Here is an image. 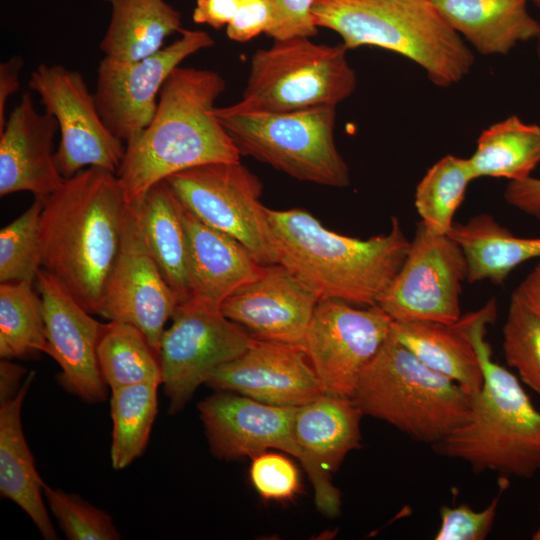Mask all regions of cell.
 Here are the masks:
<instances>
[{"mask_svg":"<svg viewBox=\"0 0 540 540\" xmlns=\"http://www.w3.org/2000/svg\"><path fill=\"white\" fill-rule=\"evenodd\" d=\"M26 369L13 363L10 359L0 361V405L5 404L16 397L22 384V377Z\"/></svg>","mask_w":540,"mask_h":540,"instance_id":"44","label":"cell"},{"mask_svg":"<svg viewBox=\"0 0 540 540\" xmlns=\"http://www.w3.org/2000/svg\"><path fill=\"white\" fill-rule=\"evenodd\" d=\"M226 83L216 71L175 68L165 81L150 124L126 144L116 172L129 207L178 172L215 162L240 161V153L215 115Z\"/></svg>","mask_w":540,"mask_h":540,"instance_id":"2","label":"cell"},{"mask_svg":"<svg viewBox=\"0 0 540 540\" xmlns=\"http://www.w3.org/2000/svg\"><path fill=\"white\" fill-rule=\"evenodd\" d=\"M97 358L105 383L113 389L141 384H162L159 354L135 326L110 321L103 324Z\"/></svg>","mask_w":540,"mask_h":540,"instance_id":"30","label":"cell"},{"mask_svg":"<svg viewBox=\"0 0 540 540\" xmlns=\"http://www.w3.org/2000/svg\"><path fill=\"white\" fill-rule=\"evenodd\" d=\"M111 5L100 42L105 57L130 62L161 50L167 37L181 32V14L164 0H103Z\"/></svg>","mask_w":540,"mask_h":540,"instance_id":"28","label":"cell"},{"mask_svg":"<svg viewBox=\"0 0 540 540\" xmlns=\"http://www.w3.org/2000/svg\"><path fill=\"white\" fill-rule=\"evenodd\" d=\"M205 384L284 407H298L325 394L301 348L257 339L242 355L213 370Z\"/></svg>","mask_w":540,"mask_h":540,"instance_id":"18","label":"cell"},{"mask_svg":"<svg viewBox=\"0 0 540 540\" xmlns=\"http://www.w3.org/2000/svg\"><path fill=\"white\" fill-rule=\"evenodd\" d=\"M133 208L144 243L179 297L189 298L188 243L179 200L166 180L155 184Z\"/></svg>","mask_w":540,"mask_h":540,"instance_id":"26","label":"cell"},{"mask_svg":"<svg viewBox=\"0 0 540 540\" xmlns=\"http://www.w3.org/2000/svg\"><path fill=\"white\" fill-rule=\"evenodd\" d=\"M467 276L459 244L420 222L399 272L377 305L394 321L455 323L461 317L460 294Z\"/></svg>","mask_w":540,"mask_h":540,"instance_id":"12","label":"cell"},{"mask_svg":"<svg viewBox=\"0 0 540 540\" xmlns=\"http://www.w3.org/2000/svg\"><path fill=\"white\" fill-rule=\"evenodd\" d=\"M180 303L142 238L129 207L118 257L108 278L98 315L138 328L159 354L165 324Z\"/></svg>","mask_w":540,"mask_h":540,"instance_id":"15","label":"cell"},{"mask_svg":"<svg viewBox=\"0 0 540 540\" xmlns=\"http://www.w3.org/2000/svg\"><path fill=\"white\" fill-rule=\"evenodd\" d=\"M343 44H318L309 37L276 39L257 50L247 85L228 112H287L336 107L356 89L357 77Z\"/></svg>","mask_w":540,"mask_h":540,"instance_id":"7","label":"cell"},{"mask_svg":"<svg viewBox=\"0 0 540 540\" xmlns=\"http://www.w3.org/2000/svg\"><path fill=\"white\" fill-rule=\"evenodd\" d=\"M362 416L352 399L327 394L295 407L293 431L301 464L314 487L317 508L331 517L339 513L341 499L330 473L361 447Z\"/></svg>","mask_w":540,"mask_h":540,"instance_id":"20","label":"cell"},{"mask_svg":"<svg viewBox=\"0 0 540 540\" xmlns=\"http://www.w3.org/2000/svg\"><path fill=\"white\" fill-rule=\"evenodd\" d=\"M502 334L507 364L540 396V318L511 296Z\"/></svg>","mask_w":540,"mask_h":540,"instance_id":"35","label":"cell"},{"mask_svg":"<svg viewBox=\"0 0 540 540\" xmlns=\"http://www.w3.org/2000/svg\"><path fill=\"white\" fill-rule=\"evenodd\" d=\"M273 20L274 9L270 0H241L226 33L233 41L246 42L262 32L266 34Z\"/></svg>","mask_w":540,"mask_h":540,"instance_id":"40","label":"cell"},{"mask_svg":"<svg viewBox=\"0 0 540 540\" xmlns=\"http://www.w3.org/2000/svg\"><path fill=\"white\" fill-rule=\"evenodd\" d=\"M158 383H141L113 389L110 449L114 469L126 468L145 451L158 411Z\"/></svg>","mask_w":540,"mask_h":540,"instance_id":"31","label":"cell"},{"mask_svg":"<svg viewBox=\"0 0 540 540\" xmlns=\"http://www.w3.org/2000/svg\"><path fill=\"white\" fill-rule=\"evenodd\" d=\"M317 27L338 33L347 49L380 47L420 66L439 87L459 83L474 55L430 0H315Z\"/></svg>","mask_w":540,"mask_h":540,"instance_id":"5","label":"cell"},{"mask_svg":"<svg viewBox=\"0 0 540 540\" xmlns=\"http://www.w3.org/2000/svg\"><path fill=\"white\" fill-rule=\"evenodd\" d=\"M29 88L57 120L60 142L54 158L64 179L89 167L116 174L126 145L105 125L81 73L40 64L31 73Z\"/></svg>","mask_w":540,"mask_h":540,"instance_id":"11","label":"cell"},{"mask_svg":"<svg viewBox=\"0 0 540 540\" xmlns=\"http://www.w3.org/2000/svg\"><path fill=\"white\" fill-rule=\"evenodd\" d=\"M43 199L32 205L0 231V281L29 282L36 280L42 268L39 237Z\"/></svg>","mask_w":540,"mask_h":540,"instance_id":"34","label":"cell"},{"mask_svg":"<svg viewBox=\"0 0 540 540\" xmlns=\"http://www.w3.org/2000/svg\"><path fill=\"white\" fill-rule=\"evenodd\" d=\"M214 112L240 155L300 181L337 188L350 184L349 168L334 138L335 107L247 113L215 107Z\"/></svg>","mask_w":540,"mask_h":540,"instance_id":"8","label":"cell"},{"mask_svg":"<svg viewBox=\"0 0 540 540\" xmlns=\"http://www.w3.org/2000/svg\"><path fill=\"white\" fill-rule=\"evenodd\" d=\"M267 216L277 263L318 294L375 306L399 272L410 247L400 221L386 234L359 239L325 228L304 209L273 210Z\"/></svg>","mask_w":540,"mask_h":540,"instance_id":"3","label":"cell"},{"mask_svg":"<svg viewBox=\"0 0 540 540\" xmlns=\"http://www.w3.org/2000/svg\"><path fill=\"white\" fill-rule=\"evenodd\" d=\"M535 41H536V54H537V59H538L539 67H540V30L538 32L537 37L535 38Z\"/></svg>","mask_w":540,"mask_h":540,"instance_id":"46","label":"cell"},{"mask_svg":"<svg viewBox=\"0 0 540 540\" xmlns=\"http://www.w3.org/2000/svg\"><path fill=\"white\" fill-rule=\"evenodd\" d=\"M467 159L474 180L526 179L540 164V125L511 115L483 130Z\"/></svg>","mask_w":540,"mask_h":540,"instance_id":"29","label":"cell"},{"mask_svg":"<svg viewBox=\"0 0 540 540\" xmlns=\"http://www.w3.org/2000/svg\"><path fill=\"white\" fill-rule=\"evenodd\" d=\"M496 316L495 299L467 313L468 333L484 381L481 390L472 395L468 419L434 447L442 455L468 463L476 472H496L503 480L530 478L540 471V412L519 378L492 359L485 334Z\"/></svg>","mask_w":540,"mask_h":540,"instance_id":"4","label":"cell"},{"mask_svg":"<svg viewBox=\"0 0 540 540\" xmlns=\"http://www.w3.org/2000/svg\"><path fill=\"white\" fill-rule=\"evenodd\" d=\"M44 496L69 540H118L120 534L111 516L77 495L53 489L46 483Z\"/></svg>","mask_w":540,"mask_h":540,"instance_id":"36","label":"cell"},{"mask_svg":"<svg viewBox=\"0 0 540 540\" xmlns=\"http://www.w3.org/2000/svg\"><path fill=\"white\" fill-rule=\"evenodd\" d=\"M214 43L205 31L182 29L179 39L141 60L104 57L97 69L94 98L105 125L125 145L136 138L152 121L171 72L185 58Z\"/></svg>","mask_w":540,"mask_h":540,"instance_id":"14","label":"cell"},{"mask_svg":"<svg viewBox=\"0 0 540 540\" xmlns=\"http://www.w3.org/2000/svg\"><path fill=\"white\" fill-rule=\"evenodd\" d=\"M503 196L510 206L540 219V178L509 181Z\"/></svg>","mask_w":540,"mask_h":540,"instance_id":"41","label":"cell"},{"mask_svg":"<svg viewBox=\"0 0 540 540\" xmlns=\"http://www.w3.org/2000/svg\"><path fill=\"white\" fill-rule=\"evenodd\" d=\"M34 378L35 371L28 373L16 397L0 405V493L31 518L45 539L56 540L42 498L45 483L36 470L21 422L22 404Z\"/></svg>","mask_w":540,"mask_h":540,"instance_id":"24","label":"cell"},{"mask_svg":"<svg viewBox=\"0 0 540 540\" xmlns=\"http://www.w3.org/2000/svg\"><path fill=\"white\" fill-rule=\"evenodd\" d=\"M529 3H532L533 5H535L537 8L540 9V0H528Z\"/></svg>","mask_w":540,"mask_h":540,"instance_id":"48","label":"cell"},{"mask_svg":"<svg viewBox=\"0 0 540 540\" xmlns=\"http://www.w3.org/2000/svg\"><path fill=\"white\" fill-rule=\"evenodd\" d=\"M179 210L188 243L187 301L220 310L222 303L257 278L265 265L238 240L200 221L180 201Z\"/></svg>","mask_w":540,"mask_h":540,"instance_id":"22","label":"cell"},{"mask_svg":"<svg viewBox=\"0 0 540 540\" xmlns=\"http://www.w3.org/2000/svg\"><path fill=\"white\" fill-rule=\"evenodd\" d=\"M448 235L464 252L468 282L502 285L517 266L540 258V238L517 237L489 214L454 223Z\"/></svg>","mask_w":540,"mask_h":540,"instance_id":"27","label":"cell"},{"mask_svg":"<svg viewBox=\"0 0 540 540\" xmlns=\"http://www.w3.org/2000/svg\"><path fill=\"white\" fill-rule=\"evenodd\" d=\"M512 296L540 318V262L518 285Z\"/></svg>","mask_w":540,"mask_h":540,"instance_id":"45","label":"cell"},{"mask_svg":"<svg viewBox=\"0 0 540 540\" xmlns=\"http://www.w3.org/2000/svg\"><path fill=\"white\" fill-rule=\"evenodd\" d=\"M351 399L363 415L433 445L468 419L472 404L463 387L390 334L362 370Z\"/></svg>","mask_w":540,"mask_h":540,"instance_id":"6","label":"cell"},{"mask_svg":"<svg viewBox=\"0 0 540 540\" xmlns=\"http://www.w3.org/2000/svg\"><path fill=\"white\" fill-rule=\"evenodd\" d=\"M391 323L378 305L357 309L338 299L319 300L301 349L325 394L351 399L362 370L388 338Z\"/></svg>","mask_w":540,"mask_h":540,"instance_id":"13","label":"cell"},{"mask_svg":"<svg viewBox=\"0 0 540 540\" xmlns=\"http://www.w3.org/2000/svg\"><path fill=\"white\" fill-rule=\"evenodd\" d=\"M59 129L50 113H39L26 92L0 132V195L28 191L45 199L65 180L53 153Z\"/></svg>","mask_w":540,"mask_h":540,"instance_id":"21","label":"cell"},{"mask_svg":"<svg viewBox=\"0 0 540 540\" xmlns=\"http://www.w3.org/2000/svg\"><path fill=\"white\" fill-rule=\"evenodd\" d=\"M163 332L159 360L169 413L182 410L217 367L242 355L253 337L221 310L179 303Z\"/></svg>","mask_w":540,"mask_h":540,"instance_id":"10","label":"cell"},{"mask_svg":"<svg viewBox=\"0 0 540 540\" xmlns=\"http://www.w3.org/2000/svg\"><path fill=\"white\" fill-rule=\"evenodd\" d=\"M241 0H196L192 18L195 23L215 29L227 26L235 17Z\"/></svg>","mask_w":540,"mask_h":540,"instance_id":"42","label":"cell"},{"mask_svg":"<svg viewBox=\"0 0 540 540\" xmlns=\"http://www.w3.org/2000/svg\"><path fill=\"white\" fill-rule=\"evenodd\" d=\"M474 180L468 159L448 154L432 165L416 187L414 204L429 231L448 235L454 215Z\"/></svg>","mask_w":540,"mask_h":540,"instance_id":"33","label":"cell"},{"mask_svg":"<svg viewBox=\"0 0 540 540\" xmlns=\"http://www.w3.org/2000/svg\"><path fill=\"white\" fill-rule=\"evenodd\" d=\"M316 292L285 266L265 265L221 305V312L257 340L301 348L314 310Z\"/></svg>","mask_w":540,"mask_h":540,"instance_id":"17","label":"cell"},{"mask_svg":"<svg viewBox=\"0 0 540 540\" xmlns=\"http://www.w3.org/2000/svg\"><path fill=\"white\" fill-rule=\"evenodd\" d=\"M467 326V315L451 324L392 320L390 336L425 365L475 395L481 390L484 377Z\"/></svg>","mask_w":540,"mask_h":540,"instance_id":"25","label":"cell"},{"mask_svg":"<svg viewBox=\"0 0 540 540\" xmlns=\"http://www.w3.org/2000/svg\"><path fill=\"white\" fill-rule=\"evenodd\" d=\"M33 283L0 285V357L20 359L47 353L45 322L40 295Z\"/></svg>","mask_w":540,"mask_h":540,"instance_id":"32","label":"cell"},{"mask_svg":"<svg viewBox=\"0 0 540 540\" xmlns=\"http://www.w3.org/2000/svg\"><path fill=\"white\" fill-rule=\"evenodd\" d=\"M35 282L42 301L46 354L60 366L63 385L88 403L104 401L107 384L97 358L103 324L45 269L39 270Z\"/></svg>","mask_w":540,"mask_h":540,"instance_id":"16","label":"cell"},{"mask_svg":"<svg viewBox=\"0 0 540 540\" xmlns=\"http://www.w3.org/2000/svg\"><path fill=\"white\" fill-rule=\"evenodd\" d=\"M449 26L482 55H503L535 40L538 22L528 0H430Z\"/></svg>","mask_w":540,"mask_h":540,"instance_id":"23","label":"cell"},{"mask_svg":"<svg viewBox=\"0 0 540 540\" xmlns=\"http://www.w3.org/2000/svg\"><path fill=\"white\" fill-rule=\"evenodd\" d=\"M500 480V491L490 504L483 510L476 511L469 505L461 503L458 506H443L440 509L441 525L435 540H483L491 531L499 499L508 480Z\"/></svg>","mask_w":540,"mask_h":540,"instance_id":"37","label":"cell"},{"mask_svg":"<svg viewBox=\"0 0 540 540\" xmlns=\"http://www.w3.org/2000/svg\"><path fill=\"white\" fill-rule=\"evenodd\" d=\"M274 20L267 35L276 39L313 37L318 33L312 16L315 0H270Z\"/></svg>","mask_w":540,"mask_h":540,"instance_id":"39","label":"cell"},{"mask_svg":"<svg viewBox=\"0 0 540 540\" xmlns=\"http://www.w3.org/2000/svg\"><path fill=\"white\" fill-rule=\"evenodd\" d=\"M251 482L266 500L291 499L300 491V477L296 466L286 456L262 452L252 458Z\"/></svg>","mask_w":540,"mask_h":540,"instance_id":"38","label":"cell"},{"mask_svg":"<svg viewBox=\"0 0 540 540\" xmlns=\"http://www.w3.org/2000/svg\"><path fill=\"white\" fill-rule=\"evenodd\" d=\"M166 181L200 221L238 240L260 264L277 263L262 183L240 161L200 165Z\"/></svg>","mask_w":540,"mask_h":540,"instance_id":"9","label":"cell"},{"mask_svg":"<svg viewBox=\"0 0 540 540\" xmlns=\"http://www.w3.org/2000/svg\"><path fill=\"white\" fill-rule=\"evenodd\" d=\"M128 208L116 174L99 167L65 179L43 199L42 268L91 314L98 315Z\"/></svg>","mask_w":540,"mask_h":540,"instance_id":"1","label":"cell"},{"mask_svg":"<svg viewBox=\"0 0 540 540\" xmlns=\"http://www.w3.org/2000/svg\"><path fill=\"white\" fill-rule=\"evenodd\" d=\"M23 60L19 56H13L0 64V132L6 124L5 109L11 95L20 87V72Z\"/></svg>","mask_w":540,"mask_h":540,"instance_id":"43","label":"cell"},{"mask_svg":"<svg viewBox=\"0 0 540 540\" xmlns=\"http://www.w3.org/2000/svg\"><path fill=\"white\" fill-rule=\"evenodd\" d=\"M211 453L224 460L277 449L303 456L293 431L295 407L262 403L233 392H218L198 404Z\"/></svg>","mask_w":540,"mask_h":540,"instance_id":"19","label":"cell"},{"mask_svg":"<svg viewBox=\"0 0 540 540\" xmlns=\"http://www.w3.org/2000/svg\"><path fill=\"white\" fill-rule=\"evenodd\" d=\"M532 538L534 540H540V528L533 534Z\"/></svg>","mask_w":540,"mask_h":540,"instance_id":"47","label":"cell"}]
</instances>
